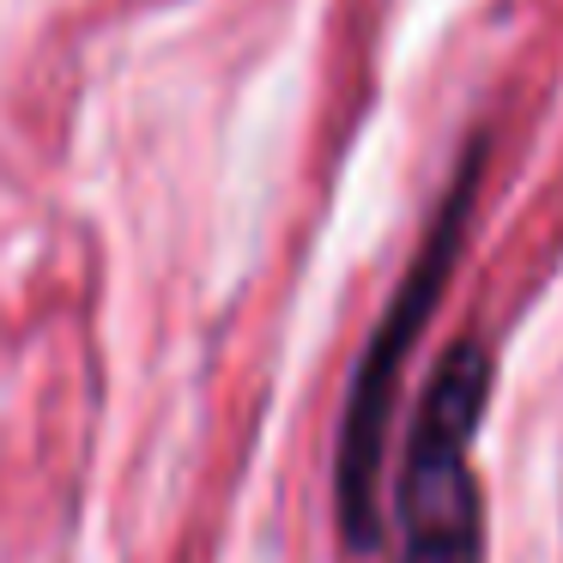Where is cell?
I'll return each instance as SVG.
<instances>
[{
	"mask_svg": "<svg viewBox=\"0 0 563 563\" xmlns=\"http://www.w3.org/2000/svg\"><path fill=\"white\" fill-rule=\"evenodd\" d=\"M478 183H485V134H473L461 146L454 176L437 200V219H430L412 267L394 285L382 321L369 328L364 357H357V369H352V388H345L340 454H333V497H340L345 545H357V551L382 545V466H388V430H394V406H400V376H406L412 345L424 340L430 316H437L442 291H449L454 267H461Z\"/></svg>",
	"mask_w": 563,
	"mask_h": 563,
	"instance_id": "obj_1",
	"label": "cell"
},
{
	"mask_svg": "<svg viewBox=\"0 0 563 563\" xmlns=\"http://www.w3.org/2000/svg\"><path fill=\"white\" fill-rule=\"evenodd\" d=\"M485 406L490 357L478 340H461L437 364L406 424L400 478H394L400 563H485V521L473 485V437Z\"/></svg>",
	"mask_w": 563,
	"mask_h": 563,
	"instance_id": "obj_2",
	"label": "cell"
}]
</instances>
